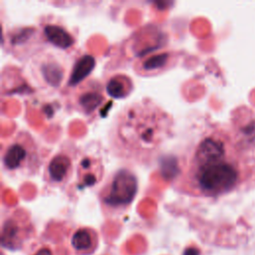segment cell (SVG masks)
Wrapping results in <instances>:
<instances>
[{"label":"cell","mask_w":255,"mask_h":255,"mask_svg":"<svg viewBox=\"0 0 255 255\" xmlns=\"http://www.w3.org/2000/svg\"><path fill=\"white\" fill-rule=\"evenodd\" d=\"M103 166L100 160L93 157L82 158L78 166V179L84 186H92L101 180Z\"/></svg>","instance_id":"52a82bcc"},{"label":"cell","mask_w":255,"mask_h":255,"mask_svg":"<svg viewBox=\"0 0 255 255\" xmlns=\"http://www.w3.org/2000/svg\"><path fill=\"white\" fill-rule=\"evenodd\" d=\"M132 90L130 80L125 76L118 75L111 78L107 84V92L114 98H125Z\"/></svg>","instance_id":"9c48e42d"},{"label":"cell","mask_w":255,"mask_h":255,"mask_svg":"<svg viewBox=\"0 0 255 255\" xmlns=\"http://www.w3.org/2000/svg\"><path fill=\"white\" fill-rule=\"evenodd\" d=\"M138 188L136 175L128 168L114 171L99 191V200L109 210L127 208L134 199Z\"/></svg>","instance_id":"277c9868"},{"label":"cell","mask_w":255,"mask_h":255,"mask_svg":"<svg viewBox=\"0 0 255 255\" xmlns=\"http://www.w3.org/2000/svg\"><path fill=\"white\" fill-rule=\"evenodd\" d=\"M173 125L170 114L153 101L132 102L113 121L109 132L112 152L123 160L149 162L172 134Z\"/></svg>","instance_id":"7a4b0ae2"},{"label":"cell","mask_w":255,"mask_h":255,"mask_svg":"<svg viewBox=\"0 0 255 255\" xmlns=\"http://www.w3.org/2000/svg\"><path fill=\"white\" fill-rule=\"evenodd\" d=\"M170 58L171 56H169L168 53L154 55L143 62L142 69L144 71H151V73L163 71L167 68V64H169Z\"/></svg>","instance_id":"7c38bea8"},{"label":"cell","mask_w":255,"mask_h":255,"mask_svg":"<svg viewBox=\"0 0 255 255\" xmlns=\"http://www.w3.org/2000/svg\"><path fill=\"white\" fill-rule=\"evenodd\" d=\"M250 168L235 133L226 128H207L185 156L173 184L195 197H218L239 187Z\"/></svg>","instance_id":"6da1fadb"},{"label":"cell","mask_w":255,"mask_h":255,"mask_svg":"<svg viewBox=\"0 0 255 255\" xmlns=\"http://www.w3.org/2000/svg\"><path fill=\"white\" fill-rule=\"evenodd\" d=\"M44 34L49 42L59 48L67 49L74 44L72 35L63 27L58 25H46L44 28Z\"/></svg>","instance_id":"ba28073f"},{"label":"cell","mask_w":255,"mask_h":255,"mask_svg":"<svg viewBox=\"0 0 255 255\" xmlns=\"http://www.w3.org/2000/svg\"><path fill=\"white\" fill-rule=\"evenodd\" d=\"M94 67V59L89 56H84L79 60L74 68L73 74L70 79V84H77L82 80Z\"/></svg>","instance_id":"8fae6325"},{"label":"cell","mask_w":255,"mask_h":255,"mask_svg":"<svg viewBox=\"0 0 255 255\" xmlns=\"http://www.w3.org/2000/svg\"><path fill=\"white\" fill-rule=\"evenodd\" d=\"M103 99L101 87L95 82H89L81 86L77 96V104L80 106V111L90 114L97 109Z\"/></svg>","instance_id":"8992f818"},{"label":"cell","mask_w":255,"mask_h":255,"mask_svg":"<svg viewBox=\"0 0 255 255\" xmlns=\"http://www.w3.org/2000/svg\"><path fill=\"white\" fill-rule=\"evenodd\" d=\"M35 255H52V253L49 249H42L39 252H37Z\"/></svg>","instance_id":"9a60e30c"},{"label":"cell","mask_w":255,"mask_h":255,"mask_svg":"<svg viewBox=\"0 0 255 255\" xmlns=\"http://www.w3.org/2000/svg\"><path fill=\"white\" fill-rule=\"evenodd\" d=\"M75 151L62 148L48 161L44 171V179L51 186H63L72 177Z\"/></svg>","instance_id":"5b68a950"},{"label":"cell","mask_w":255,"mask_h":255,"mask_svg":"<svg viewBox=\"0 0 255 255\" xmlns=\"http://www.w3.org/2000/svg\"><path fill=\"white\" fill-rule=\"evenodd\" d=\"M71 243L76 250H89L94 245V233L88 228H80L73 234Z\"/></svg>","instance_id":"30bf717a"},{"label":"cell","mask_w":255,"mask_h":255,"mask_svg":"<svg viewBox=\"0 0 255 255\" xmlns=\"http://www.w3.org/2000/svg\"><path fill=\"white\" fill-rule=\"evenodd\" d=\"M183 255H199V251L196 248L190 247L185 249V251L183 252Z\"/></svg>","instance_id":"5bb4252c"},{"label":"cell","mask_w":255,"mask_h":255,"mask_svg":"<svg viewBox=\"0 0 255 255\" xmlns=\"http://www.w3.org/2000/svg\"><path fill=\"white\" fill-rule=\"evenodd\" d=\"M2 167L8 173L31 175L37 172L41 164L39 147L33 136L18 132L8 141L2 151Z\"/></svg>","instance_id":"3957f363"},{"label":"cell","mask_w":255,"mask_h":255,"mask_svg":"<svg viewBox=\"0 0 255 255\" xmlns=\"http://www.w3.org/2000/svg\"><path fill=\"white\" fill-rule=\"evenodd\" d=\"M46 65H44L43 69H42V74L44 76V78L46 79V81L55 86L57 85L60 81L61 78L63 76L62 70L60 69V67L58 65H56L55 63H45Z\"/></svg>","instance_id":"4fadbf2b"}]
</instances>
